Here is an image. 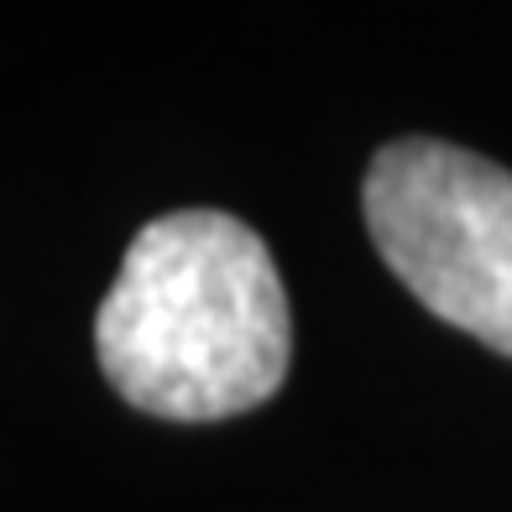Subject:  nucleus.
I'll return each instance as SVG.
<instances>
[{
	"label": "nucleus",
	"mask_w": 512,
	"mask_h": 512,
	"mask_svg": "<svg viewBox=\"0 0 512 512\" xmlns=\"http://www.w3.org/2000/svg\"><path fill=\"white\" fill-rule=\"evenodd\" d=\"M361 204L382 262L418 304L512 356V173L408 136L377 152Z\"/></svg>",
	"instance_id": "obj_2"
},
{
	"label": "nucleus",
	"mask_w": 512,
	"mask_h": 512,
	"mask_svg": "<svg viewBox=\"0 0 512 512\" xmlns=\"http://www.w3.org/2000/svg\"><path fill=\"white\" fill-rule=\"evenodd\" d=\"M95 351L110 387L152 418L209 424L267 403L293 356L272 251L220 209L142 225L95 314Z\"/></svg>",
	"instance_id": "obj_1"
}]
</instances>
